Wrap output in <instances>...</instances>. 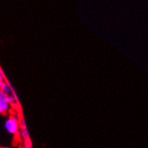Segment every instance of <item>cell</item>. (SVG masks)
Instances as JSON below:
<instances>
[{
  "mask_svg": "<svg viewBox=\"0 0 148 148\" xmlns=\"http://www.w3.org/2000/svg\"><path fill=\"white\" fill-rule=\"evenodd\" d=\"M23 146H24V148H32V140L30 137L23 140Z\"/></svg>",
  "mask_w": 148,
  "mask_h": 148,
  "instance_id": "cell-6",
  "label": "cell"
},
{
  "mask_svg": "<svg viewBox=\"0 0 148 148\" xmlns=\"http://www.w3.org/2000/svg\"><path fill=\"white\" fill-rule=\"evenodd\" d=\"M3 148H5V147H3Z\"/></svg>",
  "mask_w": 148,
  "mask_h": 148,
  "instance_id": "cell-8",
  "label": "cell"
},
{
  "mask_svg": "<svg viewBox=\"0 0 148 148\" xmlns=\"http://www.w3.org/2000/svg\"><path fill=\"white\" fill-rule=\"evenodd\" d=\"M4 127L8 134L13 136L18 134L21 129L20 119L16 115H11L9 117H7V119L4 122Z\"/></svg>",
  "mask_w": 148,
  "mask_h": 148,
  "instance_id": "cell-1",
  "label": "cell"
},
{
  "mask_svg": "<svg viewBox=\"0 0 148 148\" xmlns=\"http://www.w3.org/2000/svg\"><path fill=\"white\" fill-rule=\"evenodd\" d=\"M0 90L3 91V92H6V93H8V94H12V93L14 92V90L13 89L12 85L10 84V83L8 82V81H6V82L2 85V87L0 88Z\"/></svg>",
  "mask_w": 148,
  "mask_h": 148,
  "instance_id": "cell-3",
  "label": "cell"
},
{
  "mask_svg": "<svg viewBox=\"0 0 148 148\" xmlns=\"http://www.w3.org/2000/svg\"><path fill=\"white\" fill-rule=\"evenodd\" d=\"M20 127H21V128H27V125H26L25 119L23 117H22L20 119Z\"/></svg>",
  "mask_w": 148,
  "mask_h": 148,
  "instance_id": "cell-7",
  "label": "cell"
},
{
  "mask_svg": "<svg viewBox=\"0 0 148 148\" xmlns=\"http://www.w3.org/2000/svg\"><path fill=\"white\" fill-rule=\"evenodd\" d=\"M19 136L20 137L23 139V140H25V139H27L30 137V135H29V131L27 128H21L20 131H19Z\"/></svg>",
  "mask_w": 148,
  "mask_h": 148,
  "instance_id": "cell-4",
  "label": "cell"
},
{
  "mask_svg": "<svg viewBox=\"0 0 148 148\" xmlns=\"http://www.w3.org/2000/svg\"><path fill=\"white\" fill-rule=\"evenodd\" d=\"M11 109V104L8 102L0 103V115H5Z\"/></svg>",
  "mask_w": 148,
  "mask_h": 148,
  "instance_id": "cell-2",
  "label": "cell"
},
{
  "mask_svg": "<svg viewBox=\"0 0 148 148\" xmlns=\"http://www.w3.org/2000/svg\"><path fill=\"white\" fill-rule=\"evenodd\" d=\"M7 80L5 79V74L3 72V70L1 68H0V88L2 87V85L6 82Z\"/></svg>",
  "mask_w": 148,
  "mask_h": 148,
  "instance_id": "cell-5",
  "label": "cell"
}]
</instances>
